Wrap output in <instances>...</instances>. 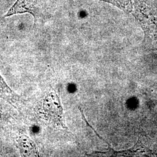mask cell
Returning a JSON list of instances; mask_svg holds the SVG:
<instances>
[{
  "mask_svg": "<svg viewBox=\"0 0 157 157\" xmlns=\"http://www.w3.org/2000/svg\"><path fill=\"white\" fill-rule=\"evenodd\" d=\"M55 4L56 0H17L4 17L28 13L33 17L34 25L43 23L52 17Z\"/></svg>",
  "mask_w": 157,
  "mask_h": 157,
  "instance_id": "obj_1",
  "label": "cell"
},
{
  "mask_svg": "<svg viewBox=\"0 0 157 157\" xmlns=\"http://www.w3.org/2000/svg\"><path fill=\"white\" fill-rule=\"evenodd\" d=\"M133 15L143 29L146 39L157 41V1L136 0Z\"/></svg>",
  "mask_w": 157,
  "mask_h": 157,
  "instance_id": "obj_2",
  "label": "cell"
},
{
  "mask_svg": "<svg viewBox=\"0 0 157 157\" xmlns=\"http://www.w3.org/2000/svg\"><path fill=\"white\" fill-rule=\"evenodd\" d=\"M41 114L54 126L67 129L63 116V107L59 97L55 91L48 93L42 101Z\"/></svg>",
  "mask_w": 157,
  "mask_h": 157,
  "instance_id": "obj_3",
  "label": "cell"
},
{
  "mask_svg": "<svg viewBox=\"0 0 157 157\" xmlns=\"http://www.w3.org/2000/svg\"><path fill=\"white\" fill-rule=\"evenodd\" d=\"M97 136L107 143L108 146V151L107 152H93L92 154H87L89 156L97 155L98 156H106V157H136V156H140L143 154H149V150L144 146L140 140L137 141V142L135 144L133 147L129 148L126 150H122L117 151H115L111 147V146L107 143L106 140L102 139L98 133L97 134Z\"/></svg>",
  "mask_w": 157,
  "mask_h": 157,
  "instance_id": "obj_4",
  "label": "cell"
},
{
  "mask_svg": "<svg viewBox=\"0 0 157 157\" xmlns=\"http://www.w3.org/2000/svg\"><path fill=\"white\" fill-rule=\"evenodd\" d=\"M17 147L22 157H39V152L37 145L27 135H20L17 140Z\"/></svg>",
  "mask_w": 157,
  "mask_h": 157,
  "instance_id": "obj_5",
  "label": "cell"
},
{
  "mask_svg": "<svg viewBox=\"0 0 157 157\" xmlns=\"http://www.w3.org/2000/svg\"><path fill=\"white\" fill-rule=\"evenodd\" d=\"M110 3L113 6L124 11L125 13H129L132 12L133 6L132 5V0H100Z\"/></svg>",
  "mask_w": 157,
  "mask_h": 157,
  "instance_id": "obj_6",
  "label": "cell"
},
{
  "mask_svg": "<svg viewBox=\"0 0 157 157\" xmlns=\"http://www.w3.org/2000/svg\"><path fill=\"white\" fill-rule=\"evenodd\" d=\"M0 90L2 91L9 93V94H13V92L12 90L8 86L7 83H6L5 80L2 78L1 75L0 74Z\"/></svg>",
  "mask_w": 157,
  "mask_h": 157,
  "instance_id": "obj_7",
  "label": "cell"
}]
</instances>
